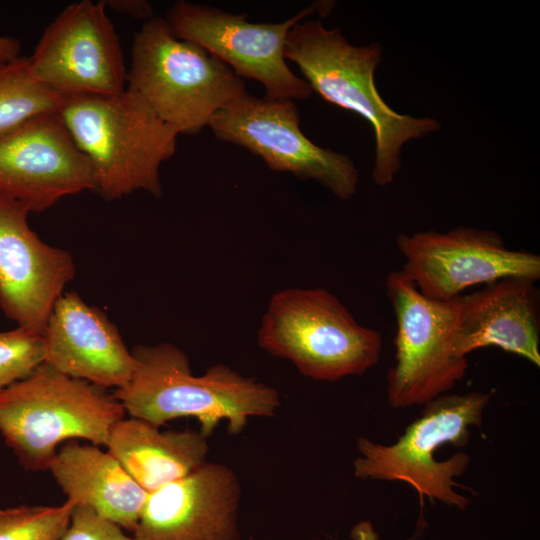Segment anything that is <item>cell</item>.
I'll return each instance as SVG.
<instances>
[{"label": "cell", "instance_id": "obj_22", "mask_svg": "<svg viewBox=\"0 0 540 540\" xmlns=\"http://www.w3.org/2000/svg\"><path fill=\"white\" fill-rule=\"evenodd\" d=\"M43 362V334L20 327L0 331V392Z\"/></svg>", "mask_w": 540, "mask_h": 540}, {"label": "cell", "instance_id": "obj_4", "mask_svg": "<svg viewBox=\"0 0 540 540\" xmlns=\"http://www.w3.org/2000/svg\"><path fill=\"white\" fill-rule=\"evenodd\" d=\"M125 414L114 393L46 363L0 392V434L28 471L48 470L64 441L106 446Z\"/></svg>", "mask_w": 540, "mask_h": 540}, {"label": "cell", "instance_id": "obj_26", "mask_svg": "<svg viewBox=\"0 0 540 540\" xmlns=\"http://www.w3.org/2000/svg\"><path fill=\"white\" fill-rule=\"evenodd\" d=\"M351 538L353 540H378V535L371 522L362 521L353 527L351 531Z\"/></svg>", "mask_w": 540, "mask_h": 540}, {"label": "cell", "instance_id": "obj_3", "mask_svg": "<svg viewBox=\"0 0 540 540\" xmlns=\"http://www.w3.org/2000/svg\"><path fill=\"white\" fill-rule=\"evenodd\" d=\"M59 114L87 158L93 191L106 200L143 190L160 197V166L176 151L177 132L135 93L64 98Z\"/></svg>", "mask_w": 540, "mask_h": 540}, {"label": "cell", "instance_id": "obj_21", "mask_svg": "<svg viewBox=\"0 0 540 540\" xmlns=\"http://www.w3.org/2000/svg\"><path fill=\"white\" fill-rule=\"evenodd\" d=\"M74 505H22L0 509V540H60L68 529Z\"/></svg>", "mask_w": 540, "mask_h": 540}, {"label": "cell", "instance_id": "obj_17", "mask_svg": "<svg viewBox=\"0 0 540 540\" xmlns=\"http://www.w3.org/2000/svg\"><path fill=\"white\" fill-rule=\"evenodd\" d=\"M536 281L506 277L460 295L454 352L496 346L540 367V299Z\"/></svg>", "mask_w": 540, "mask_h": 540}, {"label": "cell", "instance_id": "obj_6", "mask_svg": "<svg viewBox=\"0 0 540 540\" xmlns=\"http://www.w3.org/2000/svg\"><path fill=\"white\" fill-rule=\"evenodd\" d=\"M490 400L491 394L482 391L443 394L423 405L419 417L395 443L384 445L359 437L354 475L362 480L405 482L421 500L428 497L432 502L466 509L470 500L455 490L462 486L453 479L466 472L471 457L458 452L440 461L434 455L445 444L466 446L470 428L481 427Z\"/></svg>", "mask_w": 540, "mask_h": 540}, {"label": "cell", "instance_id": "obj_13", "mask_svg": "<svg viewBox=\"0 0 540 540\" xmlns=\"http://www.w3.org/2000/svg\"><path fill=\"white\" fill-rule=\"evenodd\" d=\"M85 190L93 191L90 165L59 111L33 117L0 138V196L39 213Z\"/></svg>", "mask_w": 540, "mask_h": 540}, {"label": "cell", "instance_id": "obj_5", "mask_svg": "<svg viewBox=\"0 0 540 540\" xmlns=\"http://www.w3.org/2000/svg\"><path fill=\"white\" fill-rule=\"evenodd\" d=\"M126 88L177 134H197L247 92L244 81L201 46L153 16L134 35Z\"/></svg>", "mask_w": 540, "mask_h": 540}, {"label": "cell", "instance_id": "obj_7", "mask_svg": "<svg viewBox=\"0 0 540 540\" xmlns=\"http://www.w3.org/2000/svg\"><path fill=\"white\" fill-rule=\"evenodd\" d=\"M258 343L316 381L363 375L378 364L382 351L381 333L360 325L335 295L321 288L275 293Z\"/></svg>", "mask_w": 540, "mask_h": 540}, {"label": "cell", "instance_id": "obj_2", "mask_svg": "<svg viewBox=\"0 0 540 540\" xmlns=\"http://www.w3.org/2000/svg\"><path fill=\"white\" fill-rule=\"evenodd\" d=\"M284 55L299 67L312 91L371 124L375 135L372 177L378 186L394 181L407 142L441 127L431 117L397 113L380 96L374 80L382 59L379 43L355 46L338 27L327 29L320 20H304L288 32Z\"/></svg>", "mask_w": 540, "mask_h": 540}, {"label": "cell", "instance_id": "obj_15", "mask_svg": "<svg viewBox=\"0 0 540 540\" xmlns=\"http://www.w3.org/2000/svg\"><path fill=\"white\" fill-rule=\"evenodd\" d=\"M241 486L235 472L205 462L149 493L133 540H237Z\"/></svg>", "mask_w": 540, "mask_h": 540}, {"label": "cell", "instance_id": "obj_11", "mask_svg": "<svg viewBox=\"0 0 540 540\" xmlns=\"http://www.w3.org/2000/svg\"><path fill=\"white\" fill-rule=\"evenodd\" d=\"M404 274L425 296L447 301L474 285L506 277L540 279V256L507 248L497 232L457 227L448 232L400 233Z\"/></svg>", "mask_w": 540, "mask_h": 540}, {"label": "cell", "instance_id": "obj_10", "mask_svg": "<svg viewBox=\"0 0 540 540\" xmlns=\"http://www.w3.org/2000/svg\"><path fill=\"white\" fill-rule=\"evenodd\" d=\"M299 124L292 100L246 93L220 110L208 126L217 139L247 149L271 170L315 180L340 199L352 198L359 181L352 159L314 144Z\"/></svg>", "mask_w": 540, "mask_h": 540}, {"label": "cell", "instance_id": "obj_24", "mask_svg": "<svg viewBox=\"0 0 540 540\" xmlns=\"http://www.w3.org/2000/svg\"><path fill=\"white\" fill-rule=\"evenodd\" d=\"M106 8L137 20L147 21L153 17L152 4L145 0H106Z\"/></svg>", "mask_w": 540, "mask_h": 540}, {"label": "cell", "instance_id": "obj_12", "mask_svg": "<svg viewBox=\"0 0 540 540\" xmlns=\"http://www.w3.org/2000/svg\"><path fill=\"white\" fill-rule=\"evenodd\" d=\"M28 58L36 79L63 99L126 88L119 38L104 1L67 6L46 27Z\"/></svg>", "mask_w": 540, "mask_h": 540}, {"label": "cell", "instance_id": "obj_1", "mask_svg": "<svg viewBox=\"0 0 540 540\" xmlns=\"http://www.w3.org/2000/svg\"><path fill=\"white\" fill-rule=\"evenodd\" d=\"M131 351V378L114 395L133 418L160 427L193 417L207 437L220 420L227 422L229 433L238 434L249 418L272 417L280 407L276 389L224 364L195 376L186 354L171 343L139 345Z\"/></svg>", "mask_w": 540, "mask_h": 540}, {"label": "cell", "instance_id": "obj_14", "mask_svg": "<svg viewBox=\"0 0 540 540\" xmlns=\"http://www.w3.org/2000/svg\"><path fill=\"white\" fill-rule=\"evenodd\" d=\"M29 213L0 196V308L16 327L43 334L76 268L68 251L45 243L30 228Z\"/></svg>", "mask_w": 540, "mask_h": 540}, {"label": "cell", "instance_id": "obj_20", "mask_svg": "<svg viewBox=\"0 0 540 540\" xmlns=\"http://www.w3.org/2000/svg\"><path fill=\"white\" fill-rule=\"evenodd\" d=\"M62 102L36 79L29 58L0 65V138L33 117L58 112Z\"/></svg>", "mask_w": 540, "mask_h": 540}, {"label": "cell", "instance_id": "obj_18", "mask_svg": "<svg viewBox=\"0 0 540 540\" xmlns=\"http://www.w3.org/2000/svg\"><path fill=\"white\" fill-rule=\"evenodd\" d=\"M48 470L67 501L89 507L133 533L148 493L108 451L69 440L58 449Z\"/></svg>", "mask_w": 540, "mask_h": 540}, {"label": "cell", "instance_id": "obj_25", "mask_svg": "<svg viewBox=\"0 0 540 540\" xmlns=\"http://www.w3.org/2000/svg\"><path fill=\"white\" fill-rule=\"evenodd\" d=\"M22 44L17 38L0 36V65L21 57Z\"/></svg>", "mask_w": 540, "mask_h": 540}, {"label": "cell", "instance_id": "obj_9", "mask_svg": "<svg viewBox=\"0 0 540 540\" xmlns=\"http://www.w3.org/2000/svg\"><path fill=\"white\" fill-rule=\"evenodd\" d=\"M333 2H316L281 23H251L247 14H232L208 5L177 1L165 20L178 38L191 41L228 65L241 79L260 82L273 100H305L309 84L296 76L284 55L288 32L315 12L328 13Z\"/></svg>", "mask_w": 540, "mask_h": 540}, {"label": "cell", "instance_id": "obj_16", "mask_svg": "<svg viewBox=\"0 0 540 540\" xmlns=\"http://www.w3.org/2000/svg\"><path fill=\"white\" fill-rule=\"evenodd\" d=\"M44 362L99 387L119 389L131 378L132 351L117 327L77 292H64L43 332Z\"/></svg>", "mask_w": 540, "mask_h": 540}, {"label": "cell", "instance_id": "obj_23", "mask_svg": "<svg viewBox=\"0 0 540 540\" xmlns=\"http://www.w3.org/2000/svg\"><path fill=\"white\" fill-rule=\"evenodd\" d=\"M60 540H133L123 529L83 505L73 508L68 529Z\"/></svg>", "mask_w": 540, "mask_h": 540}, {"label": "cell", "instance_id": "obj_19", "mask_svg": "<svg viewBox=\"0 0 540 540\" xmlns=\"http://www.w3.org/2000/svg\"><path fill=\"white\" fill-rule=\"evenodd\" d=\"M105 447L148 494L198 469L209 450L201 432H163L133 417L112 427Z\"/></svg>", "mask_w": 540, "mask_h": 540}, {"label": "cell", "instance_id": "obj_8", "mask_svg": "<svg viewBox=\"0 0 540 540\" xmlns=\"http://www.w3.org/2000/svg\"><path fill=\"white\" fill-rule=\"evenodd\" d=\"M396 319L395 364L387 375V400L395 409L425 405L450 391L468 370L454 352L459 296L436 300L423 295L402 270L386 279Z\"/></svg>", "mask_w": 540, "mask_h": 540}]
</instances>
